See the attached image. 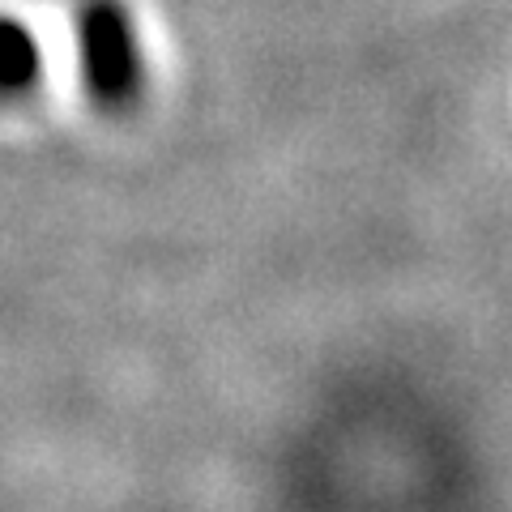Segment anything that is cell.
<instances>
[{
  "label": "cell",
  "instance_id": "1",
  "mask_svg": "<svg viewBox=\"0 0 512 512\" xmlns=\"http://www.w3.org/2000/svg\"><path fill=\"white\" fill-rule=\"evenodd\" d=\"M77 35H82V69L94 103L107 111L128 107L141 94V47L128 9L120 0H82Z\"/></svg>",
  "mask_w": 512,
  "mask_h": 512
}]
</instances>
